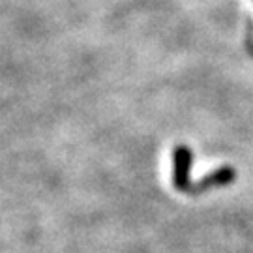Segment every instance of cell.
I'll list each match as a JSON object with an SVG mask.
<instances>
[{
  "mask_svg": "<svg viewBox=\"0 0 253 253\" xmlns=\"http://www.w3.org/2000/svg\"><path fill=\"white\" fill-rule=\"evenodd\" d=\"M191 163H193V156H191L190 146H176L172 152V186H174V190H191Z\"/></svg>",
  "mask_w": 253,
  "mask_h": 253,
  "instance_id": "cell-1",
  "label": "cell"
},
{
  "mask_svg": "<svg viewBox=\"0 0 253 253\" xmlns=\"http://www.w3.org/2000/svg\"><path fill=\"white\" fill-rule=\"evenodd\" d=\"M233 178H235V171H233L231 167H219V169H216V171L205 174L197 184H193V186H191L190 191L197 195V193H203V191L217 188V186L229 184V182H233Z\"/></svg>",
  "mask_w": 253,
  "mask_h": 253,
  "instance_id": "cell-2",
  "label": "cell"
}]
</instances>
